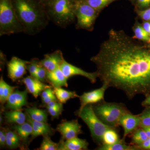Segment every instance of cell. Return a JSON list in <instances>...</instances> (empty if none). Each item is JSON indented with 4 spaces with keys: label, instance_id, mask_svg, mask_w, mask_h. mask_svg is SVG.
Returning a JSON list of instances; mask_svg holds the SVG:
<instances>
[{
    "label": "cell",
    "instance_id": "cell-1",
    "mask_svg": "<svg viewBox=\"0 0 150 150\" xmlns=\"http://www.w3.org/2000/svg\"><path fill=\"white\" fill-rule=\"evenodd\" d=\"M91 61L102 84L120 90L128 99L150 95V46L123 30L111 29Z\"/></svg>",
    "mask_w": 150,
    "mask_h": 150
},
{
    "label": "cell",
    "instance_id": "cell-2",
    "mask_svg": "<svg viewBox=\"0 0 150 150\" xmlns=\"http://www.w3.org/2000/svg\"><path fill=\"white\" fill-rule=\"evenodd\" d=\"M19 21L28 34H35L48 24L46 7L40 0H12Z\"/></svg>",
    "mask_w": 150,
    "mask_h": 150
},
{
    "label": "cell",
    "instance_id": "cell-3",
    "mask_svg": "<svg viewBox=\"0 0 150 150\" xmlns=\"http://www.w3.org/2000/svg\"><path fill=\"white\" fill-rule=\"evenodd\" d=\"M74 0H51L45 7L49 20L58 26L66 27L75 17Z\"/></svg>",
    "mask_w": 150,
    "mask_h": 150
},
{
    "label": "cell",
    "instance_id": "cell-4",
    "mask_svg": "<svg viewBox=\"0 0 150 150\" xmlns=\"http://www.w3.org/2000/svg\"><path fill=\"white\" fill-rule=\"evenodd\" d=\"M93 106L94 112L103 123L112 128H118L121 116L130 112L126 105L121 103L108 102L102 100Z\"/></svg>",
    "mask_w": 150,
    "mask_h": 150
},
{
    "label": "cell",
    "instance_id": "cell-5",
    "mask_svg": "<svg viewBox=\"0 0 150 150\" xmlns=\"http://www.w3.org/2000/svg\"><path fill=\"white\" fill-rule=\"evenodd\" d=\"M24 32L19 21L12 0H0V35Z\"/></svg>",
    "mask_w": 150,
    "mask_h": 150
},
{
    "label": "cell",
    "instance_id": "cell-6",
    "mask_svg": "<svg viewBox=\"0 0 150 150\" xmlns=\"http://www.w3.org/2000/svg\"><path fill=\"white\" fill-rule=\"evenodd\" d=\"M76 113L88 127L94 141L99 146L102 144L103 137L105 131L113 128L107 126L100 120L96 114L92 104L87 105L81 109H79Z\"/></svg>",
    "mask_w": 150,
    "mask_h": 150
},
{
    "label": "cell",
    "instance_id": "cell-7",
    "mask_svg": "<svg viewBox=\"0 0 150 150\" xmlns=\"http://www.w3.org/2000/svg\"><path fill=\"white\" fill-rule=\"evenodd\" d=\"M97 11L88 4L86 0L75 2V14L79 28L87 30L93 27L96 18Z\"/></svg>",
    "mask_w": 150,
    "mask_h": 150
},
{
    "label": "cell",
    "instance_id": "cell-8",
    "mask_svg": "<svg viewBox=\"0 0 150 150\" xmlns=\"http://www.w3.org/2000/svg\"><path fill=\"white\" fill-rule=\"evenodd\" d=\"M56 130L61 134L62 139L64 140L72 139L82 134L81 126L77 120L63 121L58 125Z\"/></svg>",
    "mask_w": 150,
    "mask_h": 150
},
{
    "label": "cell",
    "instance_id": "cell-9",
    "mask_svg": "<svg viewBox=\"0 0 150 150\" xmlns=\"http://www.w3.org/2000/svg\"><path fill=\"white\" fill-rule=\"evenodd\" d=\"M28 62L16 57H13L7 65L9 77L13 81L22 77L26 74Z\"/></svg>",
    "mask_w": 150,
    "mask_h": 150
},
{
    "label": "cell",
    "instance_id": "cell-10",
    "mask_svg": "<svg viewBox=\"0 0 150 150\" xmlns=\"http://www.w3.org/2000/svg\"><path fill=\"white\" fill-rule=\"evenodd\" d=\"M108 88L107 85L103 84L102 86L99 88L84 93L79 97L81 103L79 109H81L87 105L95 104L104 100L105 93Z\"/></svg>",
    "mask_w": 150,
    "mask_h": 150
},
{
    "label": "cell",
    "instance_id": "cell-11",
    "mask_svg": "<svg viewBox=\"0 0 150 150\" xmlns=\"http://www.w3.org/2000/svg\"><path fill=\"white\" fill-rule=\"evenodd\" d=\"M60 68L66 77L68 79L74 76H82L88 79L91 83H94L96 82L98 78L96 72H88L81 68L68 63L65 60L60 66Z\"/></svg>",
    "mask_w": 150,
    "mask_h": 150
},
{
    "label": "cell",
    "instance_id": "cell-12",
    "mask_svg": "<svg viewBox=\"0 0 150 150\" xmlns=\"http://www.w3.org/2000/svg\"><path fill=\"white\" fill-rule=\"evenodd\" d=\"M140 123L141 118L139 115H134L130 112L122 115L119 121V125L123 127L124 131L122 139L125 140L127 136L140 127Z\"/></svg>",
    "mask_w": 150,
    "mask_h": 150
},
{
    "label": "cell",
    "instance_id": "cell-13",
    "mask_svg": "<svg viewBox=\"0 0 150 150\" xmlns=\"http://www.w3.org/2000/svg\"><path fill=\"white\" fill-rule=\"evenodd\" d=\"M64 60L62 51L57 50L45 55L44 59L40 61V64L48 71H51L60 68Z\"/></svg>",
    "mask_w": 150,
    "mask_h": 150
},
{
    "label": "cell",
    "instance_id": "cell-14",
    "mask_svg": "<svg viewBox=\"0 0 150 150\" xmlns=\"http://www.w3.org/2000/svg\"><path fill=\"white\" fill-rule=\"evenodd\" d=\"M26 91H13L6 100V106L11 110H19L28 104Z\"/></svg>",
    "mask_w": 150,
    "mask_h": 150
},
{
    "label": "cell",
    "instance_id": "cell-15",
    "mask_svg": "<svg viewBox=\"0 0 150 150\" xmlns=\"http://www.w3.org/2000/svg\"><path fill=\"white\" fill-rule=\"evenodd\" d=\"M26 114L28 122H29L32 126L31 137L33 139L39 136H49L54 134L55 130L51 128V126L47 122L34 121L31 119L27 113Z\"/></svg>",
    "mask_w": 150,
    "mask_h": 150
},
{
    "label": "cell",
    "instance_id": "cell-16",
    "mask_svg": "<svg viewBox=\"0 0 150 150\" xmlns=\"http://www.w3.org/2000/svg\"><path fill=\"white\" fill-rule=\"evenodd\" d=\"M59 144V150H88L89 145L86 140L77 137L66 140V141L62 139Z\"/></svg>",
    "mask_w": 150,
    "mask_h": 150
},
{
    "label": "cell",
    "instance_id": "cell-17",
    "mask_svg": "<svg viewBox=\"0 0 150 150\" xmlns=\"http://www.w3.org/2000/svg\"><path fill=\"white\" fill-rule=\"evenodd\" d=\"M23 82L26 86L28 91L37 98L40 93L46 89L51 88V86L45 84L42 82L31 76H28L23 80Z\"/></svg>",
    "mask_w": 150,
    "mask_h": 150
},
{
    "label": "cell",
    "instance_id": "cell-18",
    "mask_svg": "<svg viewBox=\"0 0 150 150\" xmlns=\"http://www.w3.org/2000/svg\"><path fill=\"white\" fill-rule=\"evenodd\" d=\"M46 79L54 88L68 87L67 80L61 68H59L51 71H47Z\"/></svg>",
    "mask_w": 150,
    "mask_h": 150
},
{
    "label": "cell",
    "instance_id": "cell-19",
    "mask_svg": "<svg viewBox=\"0 0 150 150\" xmlns=\"http://www.w3.org/2000/svg\"><path fill=\"white\" fill-rule=\"evenodd\" d=\"M5 118L8 122L16 124H22L25 123L27 120L26 114L22 112L21 109L6 111L4 113Z\"/></svg>",
    "mask_w": 150,
    "mask_h": 150
},
{
    "label": "cell",
    "instance_id": "cell-20",
    "mask_svg": "<svg viewBox=\"0 0 150 150\" xmlns=\"http://www.w3.org/2000/svg\"><path fill=\"white\" fill-rule=\"evenodd\" d=\"M96 150H140L137 146L127 144L125 140L123 139L115 144L110 145H99Z\"/></svg>",
    "mask_w": 150,
    "mask_h": 150
},
{
    "label": "cell",
    "instance_id": "cell-21",
    "mask_svg": "<svg viewBox=\"0 0 150 150\" xmlns=\"http://www.w3.org/2000/svg\"><path fill=\"white\" fill-rule=\"evenodd\" d=\"M54 91L59 102L66 103L67 100L71 98H79L80 96L75 91H69L62 87L54 88Z\"/></svg>",
    "mask_w": 150,
    "mask_h": 150
},
{
    "label": "cell",
    "instance_id": "cell-22",
    "mask_svg": "<svg viewBox=\"0 0 150 150\" xmlns=\"http://www.w3.org/2000/svg\"><path fill=\"white\" fill-rule=\"evenodd\" d=\"M26 113L33 120L40 122H47V113L46 110L35 107H28L26 108Z\"/></svg>",
    "mask_w": 150,
    "mask_h": 150
},
{
    "label": "cell",
    "instance_id": "cell-23",
    "mask_svg": "<svg viewBox=\"0 0 150 150\" xmlns=\"http://www.w3.org/2000/svg\"><path fill=\"white\" fill-rule=\"evenodd\" d=\"M13 129L16 131L20 138L26 140L33 132V127L29 122H25L22 124H17L13 127Z\"/></svg>",
    "mask_w": 150,
    "mask_h": 150
},
{
    "label": "cell",
    "instance_id": "cell-24",
    "mask_svg": "<svg viewBox=\"0 0 150 150\" xmlns=\"http://www.w3.org/2000/svg\"><path fill=\"white\" fill-rule=\"evenodd\" d=\"M20 138L16 131L8 130L6 131V146L10 149L18 147Z\"/></svg>",
    "mask_w": 150,
    "mask_h": 150
},
{
    "label": "cell",
    "instance_id": "cell-25",
    "mask_svg": "<svg viewBox=\"0 0 150 150\" xmlns=\"http://www.w3.org/2000/svg\"><path fill=\"white\" fill-rule=\"evenodd\" d=\"M120 140L116 129L110 128L104 133L103 137L102 144H112L119 142Z\"/></svg>",
    "mask_w": 150,
    "mask_h": 150
},
{
    "label": "cell",
    "instance_id": "cell-26",
    "mask_svg": "<svg viewBox=\"0 0 150 150\" xmlns=\"http://www.w3.org/2000/svg\"><path fill=\"white\" fill-rule=\"evenodd\" d=\"M148 138L144 130L142 127L137 128L133 132L132 135V143L134 146H138L142 144Z\"/></svg>",
    "mask_w": 150,
    "mask_h": 150
},
{
    "label": "cell",
    "instance_id": "cell-27",
    "mask_svg": "<svg viewBox=\"0 0 150 150\" xmlns=\"http://www.w3.org/2000/svg\"><path fill=\"white\" fill-rule=\"evenodd\" d=\"M134 31L135 38L142 41L149 42L150 35L142 25L140 24L136 25L134 28Z\"/></svg>",
    "mask_w": 150,
    "mask_h": 150
},
{
    "label": "cell",
    "instance_id": "cell-28",
    "mask_svg": "<svg viewBox=\"0 0 150 150\" xmlns=\"http://www.w3.org/2000/svg\"><path fill=\"white\" fill-rule=\"evenodd\" d=\"M59 146V144L53 142L49 136H44L40 147L38 150H58Z\"/></svg>",
    "mask_w": 150,
    "mask_h": 150
},
{
    "label": "cell",
    "instance_id": "cell-29",
    "mask_svg": "<svg viewBox=\"0 0 150 150\" xmlns=\"http://www.w3.org/2000/svg\"><path fill=\"white\" fill-rule=\"evenodd\" d=\"M115 0H86L88 4L97 11L100 10Z\"/></svg>",
    "mask_w": 150,
    "mask_h": 150
},
{
    "label": "cell",
    "instance_id": "cell-30",
    "mask_svg": "<svg viewBox=\"0 0 150 150\" xmlns=\"http://www.w3.org/2000/svg\"><path fill=\"white\" fill-rule=\"evenodd\" d=\"M146 107L142 113L139 114L141 118L140 127L150 126V106Z\"/></svg>",
    "mask_w": 150,
    "mask_h": 150
},
{
    "label": "cell",
    "instance_id": "cell-31",
    "mask_svg": "<svg viewBox=\"0 0 150 150\" xmlns=\"http://www.w3.org/2000/svg\"><path fill=\"white\" fill-rule=\"evenodd\" d=\"M40 62L36 59H34L28 62L27 66V70L30 74V76L35 78L38 69L40 66Z\"/></svg>",
    "mask_w": 150,
    "mask_h": 150
},
{
    "label": "cell",
    "instance_id": "cell-32",
    "mask_svg": "<svg viewBox=\"0 0 150 150\" xmlns=\"http://www.w3.org/2000/svg\"><path fill=\"white\" fill-rule=\"evenodd\" d=\"M16 87L11 86L9 85L5 81L4 83V91L3 98L1 103H4L6 102L8 98V97L12 93Z\"/></svg>",
    "mask_w": 150,
    "mask_h": 150
},
{
    "label": "cell",
    "instance_id": "cell-33",
    "mask_svg": "<svg viewBox=\"0 0 150 150\" xmlns=\"http://www.w3.org/2000/svg\"><path fill=\"white\" fill-rule=\"evenodd\" d=\"M47 71H48L44 67L40 65L35 74V79L42 82H44L45 81L47 80L46 75Z\"/></svg>",
    "mask_w": 150,
    "mask_h": 150
},
{
    "label": "cell",
    "instance_id": "cell-34",
    "mask_svg": "<svg viewBox=\"0 0 150 150\" xmlns=\"http://www.w3.org/2000/svg\"><path fill=\"white\" fill-rule=\"evenodd\" d=\"M48 112L51 115L53 118H58L59 115H61L63 110V105L62 103L59 105L58 106L47 108Z\"/></svg>",
    "mask_w": 150,
    "mask_h": 150
},
{
    "label": "cell",
    "instance_id": "cell-35",
    "mask_svg": "<svg viewBox=\"0 0 150 150\" xmlns=\"http://www.w3.org/2000/svg\"><path fill=\"white\" fill-rule=\"evenodd\" d=\"M138 14L145 21L150 22V7L138 11Z\"/></svg>",
    "mask_w": 150,
    "mask_h": 150
},
{
    "label": "cell",
    "instance_id": "cell-36",
    "mask_svg": "<svg viewBox=\"0 0 150 150\" xmlns=\"http://www.w3.org/2000/svg\"><path fill=\"white\" fill-rule=\"evenodd\" d=\"M137 4L140 8H148L150 6V0H137Z\"/></svg>",
    "mask_w": 150,
    "mask_h": 150
},
{
    "label": "cell",
    "instance_id": "cell-37",
    "mask_svg": "<svg viewBox=\"0 0 150 150\" xmlns=\"http://www.w3.org/2000/svg\"><path fill=\"white\" fill-rule=\"evenodd\" d=\"M0 145L2 146L6 145V131L2 128L0 131Z\"/></svg>",
    "mask_w": 150,
    "mask_h": 150
},
{
    "label": "cell",
    "instance_id": "cell-38",
    "mask_svg": "<svg viewBox=\"0 0 150 150\" xmlns=\"http://www.w3.org/2000/svg\"><path fill=\"white\" fill-rule=\"evenodd\" d=\"M140 150H150V138H148L142 144L138 146Z\"/></svg>",
    "mask_w": 150,
    "mask_h": 150
},
{
    "label": "cell",
    "instance_id": "cell-39",
    "mask_svg": "<svg viewBox=\"0 0 150 150\" xmlns=\"http://www.w3.org/2000/svg\"><path fill=\"white\" fill-rule=\"evenodd\" d=\"M57 98L55 95V93L52 94L51 95L45 98L42 99V102L44 104L46 105L48 103L51 102V101H54V100H57Z\"/></svg>",
    "mask_w": 150,
    "mask_h": 150
},
{
    "label": "cell",
    "instance_id": "cell-40",
    "mask_svg": "<svg viewBox=\"0 0 150 150\" xmlns=\"http://www.w3.org/2000/svg\"><path fill=\"white\" fill-rule=\"evenodd\" d=\"M51 88H48L42 91V93L41 94V97L42 99L47 97L52 94L54 93V91L52 90Z\"/></svg>",
    "mask_w": 150,
    "mask_h": 150
},
{
    "label": "cell",
    "instance_id": "cell-41",
    "mask_svg": "<svg viewBox=\"0 0 150 150\" xmlns=\"http://www.w3.org/2000/svg\"><path fill=\"white\" fill-rule=\"evenodd\" d=\"M5 81H4L2 76L1 77L0 80V101L1 102L2 100L4 91V83Z\"/></svg>",
    "mask_w": 150,
    "mask_h": 150
},
{
    "label": "cell",
    "instance_id": "cell-42",
    "mask_svg": "<svg viewBox=\"0 0 150 150\" xmlns=\"http://www.w3.org/2000/svg\"><path fill=\"white\" fill-rule=\"evenodd\" d=\"M62 103L60 102H57V100H54V101H51L48 104L46 105V108H51L55 107V106H58L59 105L61 104Z\"/></svg>",
    "mask_w": 150,
    "mask_h": 150
},
{
    "label": "cell",
    "instance_id": "cell-43",
    "mask_svg": "<svg viewBox=\"0 0 150 150\" xmlns=\"http://www.w3.org/2000/svg\"><path fill=\"white\" fill-rule=\"evenodd\" d=\"M146 31L150 35V22L145 21L142 25Z\"/></svg>",
    "mask_w": 150,
    "mask_h": 150
},
{
    "label": "cell",
    "instance_id": "cell-44",
    "mask_svg": "<svg viewBox=\"0 0 150 150\" xmlns=\"http://www.w3.org/2000/svg\"><path fill=\"white\" fill-rule=\"evenodd\" d=\"M146 97L142 103V105L145 107L150 106V95Z\"/></svg>",
    "mask_w": 150,
    "mask_h": 150
},
{
    "label": "cell",
    "instance_id": "cell-45",
    "mask_svg": "<svg viewBox=\"0 0 150 150\" xmlns=\"http://www.w3.org/2000/svg\"><path fill=\"white\" fill-rule=\"evenodd\" d=\"M144 130L148 138H150V126L142 127Z\"/></svg>",
    "mask_w": 150,
    "mask_h": 150
},
{
    "label": "cell",
    "instance_id": "cell-46",
    "mask_svg": "<svg viewBox=\"0 0 150 150\" xmlns=\"http://www.w3.org/2000/svg\"><path fill=\"white\" fill-rule=\"evenodd\" d=\"M51 0H40V1L42 3L43 5L46 6Z\"/></svg>",
    "mask_w": 150,
    "mask_h": 150
}]
</instances>
